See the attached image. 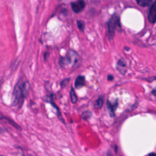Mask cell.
<instances>
[{"mask_svg":"<svg viewBox=\"0 0 156 156\" xmlns=\"http://www.w3.org/2000/svg\"><path fill=\"white\" fill-rule=\"evenodd\" d=\"M21 80H19L14 87L12 97V104L13 106H18L21 107L24 102V98H23L20 87Z\"/></svg>","mask_w":156,"mask_h":156,"instance_id":"6da1fadb","label":"cell"},{"mask_svg":"<svg viewBox=\"0 0 156 156\" xmlns=\"http://www.w3.org/2000/svg\"><path fill=\"white\" fill-rule=\"evenodd\" d=\"M117 26H120V21L119 18L116 15L112 16L109 20L107 24V29H108V37L109 39H112L115 29Z\"/></svg>","mask_w":156,"mask_h":156,"instance_id":"7a4b0ae2","label":"cell"},{"mask_svg":"<svg viewBox=\"0 0 156 156\" xmlns=\"http://www.w3.org/2000/svg\"><path fill=\"white\" fill-rule=\"evenodd\" d=\"M66 57L68 59L69 65L73 67H77L80 63V58L79 54L74 50H69L66 54Z\"/></svg>","mask_w":156,"mask_h":156,"instance_id":"3957f363","label":"cell"},{"mask_svg":"<svg viewBox=\"0 0 156 156\" xmlns=\"http://www.w3.org/2000/svg\"><path fill=\"white\" fill-rule=\"evenodd\" d=\"M71 8L75 13H79L83 10L85 7V2L83 0H77L71 4Z\"/></svg>","mask_w":156,"mask_h":156,"instance_id":"277c9868","label":"cell"},{"mask_svg":"<svg viewBox=\"0 0 156 156\" xmlns=\"http://www.w3.org/2000/svg\"><path fill=\"white\" fill-rule=\"evenodd\" d=\"M20 87H21V94L23 96V98L25 99L29 94V90H30V83L27 80H21L20 83Z\"/></svg>","mask_w":156,"mask_h":156,"instance_id":"5b68a950","label":"cell"},{"mask_svg":"<svg viewBox=\"0 0 156 156\" xmlns=\"http://www.w3.org/2000/svg\"><path fill=\"white\" fill-rule=\"evenodd\" d=\"M148 20L152 24L156 23V1H155L150 7L148 15Z\"/></svg>","mask_w":156,"mask_h":156,"instance_id":"8992f818","label":"cell"},{"mask_svg":"<svg viewBox=\"0 0 156 156\" xmlns=\"http://www.w3.org/2000/svg\"><path fill=\"white\" fill-rule=\"evenodd\" d=\"M126 67L127 65L125 60L122 58L119 59L116 65V68L118 70V71L122 74H125L127 71Z\"/></svg>","mask_w":156,"mask_h":156,"instance_id":"52a82bcc","label":"cell"},{"mask_svg":"<svg viewBox=\"0 0 156 156\" xmlns=\"http://www.w3.org/2000/svg\"><path fill=\"white\" fill-rule=\"evenodd\" d=\"M118 105V102L117 101H116L115 103L114 102L113 104H112L111 102H110L108 100H107V107L110 114V116L111 117H114L115 115V110L117 107Z\"/></svg>","mask_w":156,"mask_h":156,"instance_id":"ba28073f","label":"cell"},{"mask_svg":"<svg viewBox=\"0 0 156 156\" xmlns=\"http://www.w3.org/2000/svg\"><path fill=\"white\" fill-rule=\"evenodd\" d=\"M85 84V77L83 76H78L75 79L74 85L76 88H80L83 87Z\"/></svg>","mask_w":156,"mask_h":156,"instance_id":"9c48e42d","label":"cell"},{"mask_svg":"<svg viewBox=\"0 0 156 156\" xmlns=\"http://www.w3.org/2000/svg\"><path fill=\"white\" fill-rule=\"evenodd\" d=\"M0 119L1 120H3L4 121H5L6 122H8L9 124H10L11 126H12L13 127H15L16 129H21V127L17 124L16 123L15 121H13L12 119H11L10 118L7 117V116H2V115H0Z\"/></svg>","mask_w":156,"mask_h":156,"instance_id":"30bf717a","label":"cell"},{"mask_svg":"<svg viewBox=\"0 0 156 156\" xmlns=\"http://www.w3.org/2000/svg\"><path fill=\"white\" fill-rule=\"evenodd\" d=\"M58 63H59L60 66L62 68H66L70 65L68 59L67 58L66 55L64 57H60V58L59 59V61H58Z\"/></svg>","mask_w":156,"mask_h":156,"instance_id":"8fae6325","label":"cell"},{"mask_svg":"<svg viewBox=\"0 0 156 156\" xmlns=\"http://www.w3.org/2000/svg\"><path fill=\"white\" fill-rule=\"evenodd\" d=\"M47 100H48V101H48V102L51 103V104H52V105L53 107H54V108L56 109V110H57V116H58V118L60 119V120H62L63 122H64L63 119V118H62V116L61 113H60V112L57 106L55 105V104L52 101V99L51 98H48V99Z\"/></svg>","mask_w":156,"mask_h":156,"instance_id":"7c38bea8","label":"cell"},{"mask_svg":"<svg viewBox=\"0 0 156 156\" xmlns=\"http://www.w3.org/2000/svg\"><path fill=\"white\" fill-rule=\"evenodd\" d=\"M69 96H70V99H71V102L73 104H75L77 101V98L76 94L75 93V91L73 87H71V90L69 92Z\"/></svg>","mask_w":156,"mask_h":156,"instance_id":"4fadbf2b","label":"cell"},{"mask_svg":"<svg viewBox=\"0 0 156 156\" xmlns=\"http://www.w3.org/2000/svg\"><path fill=\"white\" fill-rule=\"evenodd\" d=\"M104 104V99L102 97H99L94 102V108L96 109L101 108Z\"/></svg>","mask_w":156,"mask_h":156,"instance_id":"5bb4252c","label":"cell"},{"mask_svg":"<svg viewBox=\"0 0 156 156\" xmlns=\"http://www.w3.org/2000/svg\"><path fill=\"white\" fill-rule=\"evenodd\" d=\"M137 4L141 7H146L149 5L152 0H136Z\"/></svg>","mask_w":156,"mask_h":156,"instance_id":"9a60e30c","label":"cell"},{"mask_svg":"<svg viewBox=\"0 0 156 156\" xmlns=\"http://www.w3.org/2000/svg\"><path fill=\"white\" fill-rule=\"evenodd\" d=\"M91 116V112L90 111H85L82 114V118L83 120H88Z\"/></svg>","mask_w":156,"mask_h":156,"instance_id":"2e32d148","label":"cell"},{"mask_svg":"<svg viewBox=\"0 0 156 156\" xmlns=\"http://www.w3.org/2000/svg\"><path fill=\"white\" fill-rule=\"evenodd\" d=\"M77 26H78V28L81 31H83L84 29H85V24H84V23L81 21V20H78L77 21Z\"/></svg>","mask_w":156,"mask_h":156,"instance_id":"e0dca14e","label":"cell"},{"mask_svg":"<svg viewBox=\"0 0 156 156\" xmlns=\"http://www.w3.org/2000/svg\"><path fill=\"white\" fill-rule=\"evenodd\" d=\"M69 81V78H67V79H63L61 82H60V87L62 88H65L68 83Z\"/></svg>","mask_w":156,"mask_h":156,"instance_id":"ac0fdd59","label":"cell"},{"mask_svg":"<svg viewBox=\"0 0 156 156\" xmlns=\"http://www.w3.org/2000/svg\"><path fill=\"white\" fill-rule=\"evenodd\" d=\"M107 79L108 80H112L113 79V76L112 75H108L107 76Z\"/></svg>","mask_w":156,"mask_h":156,"instance_id":"d6986e66","label":"cell"},{"mask_svg":"<svg viewBox=\"0 0 156 156\" xmlns=\"http://www.w3.org/2000/svg\"><path fill=\"white\" fill-rule=\"evenodd\" d=\"M107 156H115L110 151H108L107 153Z\"/></svg>","mask_w":156,"mask_h":156,"instance_id":"ffe728a7","label":"cell"},{"mask_svg":"<svg viewBox=\"0 0 156 156\" xmlns=\"http://www.w3.org/2000/svg\"><path fill=\"white\" fill-rule=\"evenodd\" d=\"M5 132V129H4V128L0 127V134H1V133H4Z\"/></svg>","mask_w":156,"mask_h":156,"instance_id":"44dd1931","label":"cell"},{"mask_svg":"<svg viewBox=\"0 0 156 156\" xmlns=\"http://www.w3.org/2000/svg\"><path fill=\"white\" fill-rule=\"evenodd\" d=\"M152 94L156 98V90H152L151 91Z\"/></svg>","mask_w":156,"mask_h":156,"instance_id":"7402d4cb","label":"cell"},{"mask_svg":"<svg viewBox=\"0 0 156 156\" xmlns=\"http://www.w3.org/2000/svg\"><path fill=\"white\" fill-rule=\"evenodd\" d=\"M149 155H150V156H155L156 155H155V154H151Z\"/></svg>","mask_w":156,"mask_h":156,"instance_id":"603a6c76","label":"cell"},{"mask_svg":"<svg viewBox=\"0 0 156 156\" xmlns=\"http://www.w3.org/2000/svg\"><path fill=\"white\" fill-rule=\"evenodd\" d=\"M1 80L0 79V88H1Z\"/></svg>","mask_w":156,"mask_h":156,"instance_id":"cb8c5ba5","label":"cell"},{"mask_svg":"<svg viewBox=\"0 0 156 156\" xmlns=\"http://www.w3.org/2000/svg\"><path fill=\"white\" fill-rule=\"evenodd\" d=\"M0 156H4V155H0Z\"/></svg>","mask_w":156,"mask_h":156,"instance_id":"d4e9b609","label":"cell"}]
</instances>
